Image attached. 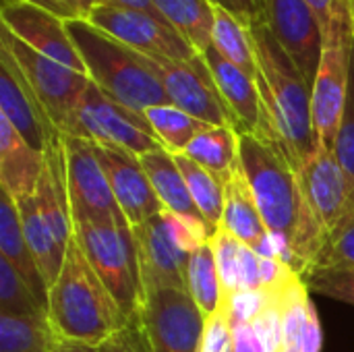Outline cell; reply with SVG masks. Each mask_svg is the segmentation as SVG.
Returning a JSON list of instances; mask_svg holds the SVG:
<instances>
[{
  "instance_id": "obj_22",
  "label": "cell",
  "mask_w": 354,
  "mask_h": 352,
  "mask_svg": "<svg viewBox=\"0 0 354 352\" xmlns=\"http://www.w3.org/2000/svg\"><path fill=\"white\" fill-rule=\"evenodd\" d=\"M201 54L234 118V127L241 133H257L259 120H261V102H259L257 81L245 71H241L236 64L226 60L214 48V44Z\"/></svg>"
},
{
  "instance_id": "obj_10",
  "label": "cell",
  "mask_w": 354,
  "mask_h": 352,
  "mask_svg": "<svg viewBox=\"0 0 354 352\" xmlns=\"http://www.w3.org/2000/svg\"><path fill=\"white\" fill-rule=\"evenodd\" d=\"M85 19L114 39L149 58L191 60L197 54L193 44L174 25L141 10L97 4L87 12Z\"/></svg>"
},
{
  "instance_id": "obj_16",
  "label": "cell",
  "mask_w": 354,
  "mask_h": 352,
  "mask_svg": "<svg viewBox=\"0 0 354 352\" xmlns=\"http://www.w3.org/2000/svg\"><path fill=\"white\" fill-rule=\"evenodd\" d=\"M354 41L324 46L319 71L311 89V116L322 147L334 149L348 95V75Z\"/></svg>"
},
{
  "instance_id": "obj_39",
  "label": "cell",
  "mask_w": 354,
  "mask_h": 352,
  "mask_svg": "<svg viewBox=\"0 0 354 352\" xmlns=\"http://www.w3.org/2000/svg\"><path fill=\"white\" fill-rule=\"evenodd\" d=\"M100 352H153L141 313L131 317L114 336L100 344Z\"/></svg>"
},
{
  "instance_id": "obj_1",
  "label": "cell",
  "mask_w": 354,
  "mask_h": 352,
  "mask_svg": "<svg viewBox=\"0 0 354 352\" xmlns=\"http://www.w3.org/2000/svg\"><path fill=\"white\" fill-rule=\"evenodd\" d=\"M251 33L261 102V120L255 135L274 145L299 174L319 147L311 116V85L268 25L251 27Z\"/></svg>"
},
{
  "instance_id": "obj_12",
  "label": "cell",
  "mask_w": 354,
  "mask_h": 352,
  "mask_svg": "<svg viewBox=\"0 0 354 352\" xmlns=\"http://www.w3.org/2000/svg\"><path fill=\"white\" fill-rule=\"evenodd\" d=\"M141 319L153 352H199L205 315L189 290L147 288Z\"/></svg>"
},
{
  "instance_id": "obj_20",
  "label": "cell",
  "mask_w": 354,
  "mask_h": 352,
  "mask_svg": "<svg viewBox=\"0 0 354 352\" xmlns=\"http://www.w3.org/2000/svg\"><path fill=\"white\" fill-rule=\"evenodd\" d=\"M139 160L153 185V191H156L162 207L166 212L178 216L180 220L189 222L205 241H209L216 234V228L203 218L201 210L193 201V195H191L189 185L174 160V154L164 149V151L145 154Z\"/></svg>"
},
{
  "instance_id": "obj_4",
  "label": "cell",
  "mask_w": 354,
  "mask_h": 352,
  "mask_svg": "<svg viewBox=\"0 0 354 352\" xmlns=\"http://www.w3.org/2000/svg\"><path fill=\"white\" fill-rule=\"evenodd\" d=\"M241 170L249 180L270 234L284 241L295 259L305 222L299 174L274 145L255 133H241Z\"/></svg>"
},
{
  "instance_id": "obj_26",
  "label": "cell",
  "mask_w": 354,
  "mask_h": 352,
  "mask_svg": "<svg viewBox=\"0 0 354 352\" xmlns=\"http://www.w3.org/2000/svg\"><path fill=\"white\" fill-rule=\"evenodd\" d=\"M212 44L226 60L236 64L253 79L257 77V54L251 29L222 6H214Z\"/></svg>"
},
{
  "instance_id": "obj_38",
  "label": "cell",
  "mask_w": 354,
  "mask_h": 352,
  "mask_svg": "<svg viewBox=\"0 0 354 352\" xmlns=\"http://www.w3.org/2000/svg\"><path fill=\"white\" fill-rule=\"evenodd\" d=\"M253 330L263 346V352H280L284 346V311L278 299H272L263 313L253 322Z\"/></svg>"
},
{
  "instance_id": "obj_33",
  "label": "cell",
  "mask_w": 354,
  "mask_h": 352,
  "mask_svg": "<svg viewBox=\"0 0 354 352\" xmlns=\"http://www.w3.org/2000/svg\"><path fill=\"white\" fill-rule=\"evenodd\" d=\"M315 12L322 31L324 46L354 41V0H305Z\"/></svg>"
},
{
  "instance_id": "obj_46",
  "label": "cell",
  "mask_w": 354,
  "mask_h": 352,
  "mask_svg": "<svg viewBox=\"0 0 354 352\" xmlns=\"http://www.w3.org/2000/svg\"><path fill=\"white\" fill-rule=\"evenodd\" d=\"M106 4H114V6H122V8H133V10H141V12H147L151 17H158L162 21H168L153 4V0H108ZM170 23V21H168ZM172 25V23H170Z\"/></svg>"
},
{
  "instance_id": "obj_47",
  "label": "cell",
  "mask_w": 354,
  "mask_h": 352,
  "mask_svg": "<svg viewBox=\"0 0 354 352\" xmlns=\"http://www.w3.org/2000/svg\"><path fill=\"white\" fill-rule=\"evenodd\" d=\"M10 2H17V0H2V6H4V4H10ZM25 2H33V4H37V6H44V8L52 10L54 15H58V17H62V19H79V17L71 10V6H68L64 0H25Z\"/></svg>"
},
{
  "instance_id": "obj_7",
  "label": "cell",
  "mask_w": 354,
  "mask_h": 352,
  "mask_svg": "<svg viewBox=\"0 0 354 352\" xmlns=\"http://www.w3.org/2000/svg\"><path fill=\"white\" fill-rule=\"evenodd\" d=\"M64 135L81 137L97 145L118 147L139 158L166 149L143 112L116 102L93 81L87 85L83 98L73 110Z\"/></svg>"
},
{
  "instance_id": "obj_44",
  "label": "cell",
  "mask_w": 354,
  "mask_h": 352,
  "mask_svg": "<svg viewBox=\"0 0 354 352\" xmlns=\"http://www.w3.org/2000/svg\"><path fill=\"white\" fill-rule=\"evenodd\" d=\"M232 352H263L253 324H232Z\"/></svg>"
},
{
  "instance_id": "obj_43",
  "label": "cell",
  "mask_w": 354,
  "mask_h": 352,
  "mask_svg": "<svg viewBox=\"0 0 354 352\" xmlns=\"http://www.w3.org/2000/svg\"><path fill=\"white\" fill-rule=\"evenodd\" d=\"M239 290H261L259 255L247 245L241 247V286Z\"/></svg>"
},
{
  "instance_id": "obj_28",
  "label": "cell",
  "mask_w": 354,
  "mask_h": 352,
  "mask_svg": "<svg viewBox=\"0 0 354 352\" xmlns=\"http://www.w3.org/2000/svg\"><path fill=\"white\" fill-rule=\"evenodd\" d=\"M145 118L149 120L153 133L158 135V139L170 154H183L197 135H201L203 131L214 127V124H207V122L187 114L185 110H180L172 104L147 108Z\"/></svg>"
},
{
  "instance_id": "obj_31",
  "label": "cell",
  "mask_w": 354,
  "mask_h": 352,
  "mask_svg": "<svg viewBox=\"0 0 354 352\" xmlns=\"http://www.w3.org/2000/svg\"><path fill=\"white\" fill-rule=\"evenodd\" d=\"M174 160L189 185L193 201L201 210L203 218L218 230L224 216V183L193 160H189L185 154H174Z\"/></svg>"
},
{
  "instance_id": "obj_48",
  "label": "cell",
  "mask_w": 354,
  "mask_h": 352,
  "mask_svg": "<svg viewBox=\"0 0 354 352\" xmlns=\"http://www.w3.org/2000/svg\"><path fill=\"white\" fill-rule=\"evenodd\" d=\"M52 352H100V346H93V344H87V342H77V340L56 338Z\"/></svg>"
},
{
  "instance_id": "obj_29",
  "label": "cell",
  "mask_w": 354,
  "mask_h": 352,
  "mask_svg": "<svg viewBox=\"0 0 354 352\" xmlns=\"http://www.w3.org/2000/svg\"><path fill=\"white\" fill-rule=\"evenodd\" d=\"M187 286H189V295L199 305L205 317L222 307L224 293H222V282L209 241L203 243L197 251H193L187 270Z\"/></svg>"
},
{
  "instance_id": "obj_21",
  "label": "cell",
  "mask_w": 354,
  "mask_h": 352,
  "mask_svg": "<svg viewBox=\"0 0 354 352\" xmlns=\"http://www.w3.org/2000/svg\"><path fill=\"white\" fill-rule=\"evenodd\" d=\"M44 168L46 154L31 147L12 124L0 116V191L19 203L35 193Z\"/></svg>"
},
{
  "instance_id": "obj_34",
  "label": "cell",
  "mask_w": 354,
  "mask_h": 352,
  "mask_svg": "<svg viewBox=\"0 0 354 352\" xmlns=\"http://www.w3.org/2000/svg\"><path fill=\"white\" fill-rule=\"evenodd\" d=\"M209 245H212L216 268H218L220 282H222V293H224L222 305H224V303H228V299L232 295L239 293V286H241V247H243V243L236 241L224 228H218L216 234L209 239Z\"/></svg>"
},
{
  "instance_id": "obj_5",
  "label": "cell",
  "mask_w": 354,
  "mask_h": 352,
  "mask_svg": "<svg viewBox=\"0 0 354 352\" xmlns=\"http://www.w3.org/2000/svg\"><path fill=\"white\" fill-rule=\"evenodd\" d=\"M299 183L305 203V222L295 249V261L297 272L303 276L346 220L351 187L334 151L322 145L299 172Z\"/></svg>"
},
{
  "instance_id": "obj_24",
  "label": "cell",
  "mask_w": 354,
  "mask_h": 352,
  "mask_svg": "<svg viewBox=\"0 0 354 352\" xmlns=\"http://www.w3.org/2000/svg\"><path fill=\"white\" fill-rule=\"evenodd\" d=\"M183 154L226 185L241 166V131L232 124L209 127Z\"/></svg>"
},
{
  "instance_id": "obj_19",
  "label": "cell",
  "mask_w": 354,
  "mask_h": 352,
  "mask_svg": "<svg viewBox=\"0 0 354 352\" xmlns=\"http://www.w3.org/2000/svg\"><path fill=\"white\" fill-rule=\"evenodd\" d=\"M220 228L253 249L259 257H276L274 239L261 218V212L241 166L224 185V216Z\"/></svg>"
},
{
  "instance_id": "obj_40",
  "label": "cell",
  "mask_w": 354,
  "mask_h": 352,
  "mask_svg": "<svg viewBox=\"0 0 354 352\" xmlns=\"http://www.w3.org/2000/svg\"><path fill=\"white\" fill-rule=\"evenodd\" d=\"M274 297H270L266 290H239L224 303L230 315V324H253L263 309L272 303Z\"/></svg>"
},
{
  "instance_id": "obj_8",
  "label": "cell",
  "mask_w": 354,
  "mask_h": 352,
  "mask_svg": "<svg viewBox=\"0 0 354 352\" xmlns=\"http://www.w3.org/2000/svg\"><path fill=\"white\" fill-rule=\"evenodd\" d=\"M0 44L10 50L50 120L60 133H64L71 114L83 98L91 79L35 52L33 48L17 39L6 27H0Z\"/></svg>"
},
{
  "instance_id": "obj_30",
  "label": "cell",
  "mask_w": 354,
  "mask_h": 352,
  "mask_svg": "<svg viewBox=\"0 0 354 352\" xmlns=\"http://www.w3.org/2000/svg\"><path fill=\"white\" fill-rule=\"evenodd\" d=\"M56 334L46 317L0 313V352H52Z\"/></svg>"
},
{
  "instance_id": "obj_41",
  "label": "cell",
  "mask_w": 354,
  "mask_h": 352,
  "mask_svg": "<svg viewBox=\"0 0 354 352\" xmlns=\"http://www.w3.org/2000/svg\"><path fill=\"white\" fill-rule=\"evenodd\" d=\"M199 352H232V324L224 305L205 317V330Z\"/></svg>"
},
{
  "instance_id": "obj_37",
  "label": "cell",
  "mask_w": 354,
  "mask_h": 352,
  "mask_svg": "<svg viewBox=\"0 0 354 352\" xmlns=\"http://www.w3.org/2000/svg\"><path fill=\"white\" fill-rule=\"evenodd\" d=\"M311 268L324 270H353L354 268V214L344 220L332 241L324 247ZM309 268V270H311Z\"/></svg>"
},
{
  "instance_id": "obj_42",
  "label": "cell",
  "mask_w": 354,
  "mask_h": 352,
  "mask_svg": "<svg viewBox=\"0 0 354 352\" xmlns=\"http://www.w3.org/2000/svg\"><path fill=\"white\" fill-rule=\"evenodd\" d=\"M214 6L226 8L245 27L266 25V0H209Z\"/></svg>"
},
{
  "instance_id": "obj_27",
  "label": "cell",
  "mask_w": 354,
  "mask_h": 352,
  "mask_svg": "<svg viewBox=\"0 0 354 352\" xmlns=\"http://www.w3.org/2000/svg\"><path fill=\"white\" fill-rule=\"evenodd\" d=\"M153 4L197 52L212 46L214 4L209 0H153Z\"/></svg>"
},
{
  "instance_id": "obj_18",
  "label": "cell",
  "mask_w": 354,
  "mask_h": 352,
  "mask_svg": "<svg viewBox=\"0 0 354 352\" xmlns=\"http://www.w3.org/2000/svg\"><path fill=\"white\" fill-rule=\"evenodd\" d=\"M95 151L106 170L116 203L122 216L127 218V222L131 224V228L164 212L139 156L118 149V147H108V145H97V143H95Z\"/></svg>"
},
{
  "instance_id": "obj_13",
  "label": "cell",
  "mask_w": 354,
  "mask_h": 352,
  "mask_svg": "<svg viewBox=\"0 0 354 352\" xmlns=\"http://www.w3.org/2000/svg\"><path fill=\"white\" fill-rule=\"evenodd\" d=\"M2 27L35 52L87 75L85 62L77 52L73 37L66 29V19L33 2L17 0L0 8ZM89 77V75H87Z\"/></svg>"
},
{
  "instance_id": "obj_50",
  "label": "cell",
  "mask_w": 354,
  "mask_h": 352,
  "mask_svg": "<svg viewBox=\"0 0 354 352\" xmlns=\"http://www.w3.org/2000/svg\"><path fill=\"white\" fill-rule=\"evenodd\" d=\"M280 352H303V346H282Z\"/></svg>"
},
{
  "instance_id": "obj_15",
  "label": "cell",
  "mask_w": 354,
  "mask_h": 352,
  "mask_svg": "<svg viewBox=\"0 0 354 352\" xmlns=\"http://www.w3.org/2000/svg\"><path fill=\"white\" fill-rule=\"evenodd\" d=\"M0 116L37 151L46 154L48 145L60 131L50 120L21 66L6 46L0 44Z\"/></svg>"
},
{
  "instance_id": "obj_11",
  "label": "cell",
  "mask_w": 354,
  "mask_h": 352,
  "mask_svg": "<svg viewBox=\"0 0 354 352\" xmlns=\"http://www.w3.org/2000/svg\"><path fill=\"white\" fill-rule=\"evenodd\" d=\"M147 62L164 85L172 106L207 124L234 127V118L201 52L191 60H162L147 56Z\"/></svg>"
},
{
  "instance_id": "obj_2",
  "label": "cell",
  "mask_w": 354,
  "mask_h": 352,
  "mask_svg": "<svg viewBox=\"0 0 354 352\" xmlns=\"http://www.w3.org/2000/svg\"><path fill=\"white\" fill-rule=\"evenodd\" d=\"M127 322L129 317L73 237L62 270L48 293V324L56 338L100 346Z\"/></svg>"
},
{
  "instance_id": "obj_51",
  "label": "cell",
  "mask_w": 354,
  "mask_h": 352,
  "mask_svg": "<svg viewBox=\"0 0 354 352\" xmlns=\"http://www.w3.org/2000/svg\"><path fill=\"white\" fill-rule=\"evenodd\" d=\"M106 2H108V0H89L91 8H93V6H97V4H106Z\"/></svg>"
},
{
  "instance_id": "obj_3",
  "label": "cell",
  "mask_w": 354,
  "mask_h": 352,
  "mask_svg": "<svg viewBox=\"0 0 354 352\" xmlns=\"http://www.w3.org/2000/svg\"><path fill=\"white\" fill-rule=\"evenodd\" d=\"M66 29L89 79L110 98L143 114L151 106L170 104L147 56L114 39L87 19H66Z\"/></svg>"
},
{
  "instance_id": "obj_23",
  "label": "cell",
  "mask_w": 354,
  "mask_h": 352,
  "mask_svg": "<svg viewBox=\"0 0 354 352\" xmlns=\"http://www.w3.org/2000/svg\"><path fill=\"white\" fill-rule=\"evenodd\" d=\"M0 257L27 282V286L48 309L50 286L25 241L17 203L2 191H0Z\"/></svg>"
},
{
  "instance_id": "obj_14",
  "label": "cell",
  "mask_w": 354,
  "mask_h": 352,
  "mask_svg": "<svg viewBox=\"0 0 354 352\" xmlns=\"http://www.w3.org/2000/svg\"><path fill=\"white\" fill-rule=\"evenodd\" d=\"M266 25L313 89L324 54V31L315 12L305 0H266Z\"/></svg>"
},
{
  "instance_id": "obj_17",
  "label": "cell",
  "mask_w": 354,
  "mask_h": 352,
  "mask_svg": "<svg viewBox=\"0 0 354 352\" xmlns=\"http://www.w3.org/2000/svg\"><path fill=\"white\" fill-rule=\"evenodd\" d=\"M133 232L139 251L143 290L147 288L189 290L187 270H189L191 255L176 243L164 212L135 226Z\"/></svg>"
},
{
  "instance_id": "obj_35",
  "label": "cell",
  "mask_w": 354,
  "mask_h": 352,
  "mask_svg": "<svg viewBox=\"0 0 354 352\" xmlns=\"http://www.w3.org/2000/svg\"><path fill=\"white\" fill-rule=\"evenodd\" d=\"M334 156L346 176V183L351 187V207H348V216L354 214V48L353 56H351V75H348V95H346V108H344V116L334 141ZM344 224V222H342Z\"/></svg>"
},
{
  "instance_id": "obj_32",
  "label": "cell",
  "mask_w": 354,
  "mask_h": 352,
  "mask_svg": "<svg viewBox=\"0 0 354 352\" xmlns=\"http://www.w3.org/2000/svg\"><path fill=\"white\" fill-rule=\"evenodd\" d=\"M0 313L12 317H46L48 309L27 282L0 257Z\"/></svg>"
},
{
  "instance_id": "obj_36",
  "label": "cell",
  "mask_w": 354,
  "mask_h": 352,
  "mask_svg": "<svg viewBox=\"0 0 354 352\" xmlns=\"http://www.w3.org/2000/svg\"><path fill=\"white\" fill-rule=\"evenodd\" d=\"M303 280L311 295L354 305V268L353 270L311 268L303 274Z\"/></svg>"
},
{
  "instance_id": "obj_9",
  "label": "cell",
  "mask_w": 354,
  "mask_h": 352,
  "mask_svg": "<svg viewBox=\"0 0 354 352\" xmlns=\"http://www.w3.org/2000/svg\"><path fill=\"white\" fill-rule=\"evenodd\" d=\"M64 158H66V185L73 224L83 222H127L122 216L106 170L97 158L95 143L64 135Z\"/></svg>"
},
{
  "instance_id": "obj_49",
  "label": "cell",
  "mask_w": 354,
  "mask_h": 352,
  "mask_svg": "<svg viewBox=\"0 0 354 352\" xmlns=\"http://www.w3.org/2000/svg\"><path fill=\"white\" fill-rule=\"evenodd\" d=\"M64 2L71 6V10H73L79 19H85V17H87V12L91 10L89 0H64Z\"/></svg>"
},
{
  "instance_id": "obj_45",
  "label": "cell",
  "mask_w": 354,
  "mask_h": 352,
  "mask_svg": "<svg viewBox=\"0 0 354 352\" xmlns=\"http://www.w3.org/2000/svg\"><path fill=\"white\" fill-rule=\"evenodd\" d=\"M322 344H324V330H322L317 309H315V305L311 301L309 303L307 330H305V338H303V352H322Z\"/></svg>"
},
{
  "instance_id": "obj_6",
  "label": "cell",
  "mask_w": 354,
  "mask_h": 352,
  "mask_svg": "<svg viewBox=\"0 0 354 352\" xmlns=\"http://www.w3.org/2000/svg\"><path fill=\"white\" fill-rule=\"evenodd\" d=\"M87 261L108 286L124 315L131 319L143 309V278L135 232L129 222H83L75 224Z\"/></svg>"
},
{
  "instance_id": "obj_25",
  "label": "cell",
  "mask_w": 354,
  "mask_h": 352,
  "mask_svg": "<svg viewBox=\"0 0 354 352\" xmlns=\"http://www.w3.org/2000/svg\"><path fill=\"white\" fill-rule=\"evenodd\" d=\"M17 210H19V216H21V224H23V234H25V241L48 282V286H52L62 270V263H64V255L66 251L60 247L58 239L54 237L50 224L46 222L41 210H39V203H37V197L35 193L21 199L17 203Z\"/></svg>"
}]
</instances>
